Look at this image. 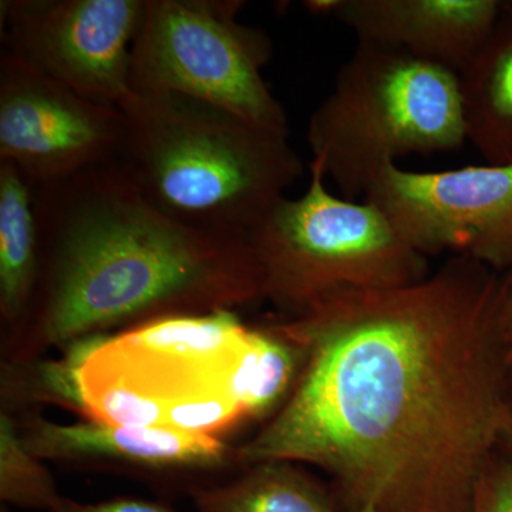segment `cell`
I'll list each match as a JSON object with an SVG mask.
<instances>
[{
	"label": "cell",
	"instance_id": "obj_25",
	"mask_svg": "<svg viewBox=\"0 0 512 512\" xmlns=\"http://www.w3.org/2000/svg\"><path fill=\"white\" fill-rule=\"evenodd\" d=\"M504 5L507 6V8L512 9V0H508V2H504Z\"/></svg>",
	"mask_w": 512,
	"mask_h": 512
},
{
	"label": "cell",
	"instance_id": "obj_8",
	"mask_svg": "<svg viewBox=\"0 0 512 512\" xmlns=\"http://www.w3.org/2000/svg\"><path fill=\"white\" fill-rule=\"evenodd\" d=\"M146 0H6L3 50L87 99L117 107Z\"/></svg>",
	"mask_w": 512,
	"mask_h": 512
},
{
	"label": "cell",
	"instance_id": "obj_16",
	"mask_svg": "<svg viewBox=\"0 0 512 512\" xmlns=\"http://www.w3.org/2000/svg\"><path fill=\"white\" fill-rule=\"evenodd\" d=\"M303 365V349L279 323L251 329L228 372L227 393L245 419L281 409Z\"/></svg>",
	"mask_w": 512,
	"mask_h": 512
},
{
	"label": "cell",
	"instance_id": "obj_3",
	"mask_svg": "<svg viewBox=\"0 0 512 512\" xmlns=\"http://www.w3.org/2000/svg\"><path fill=\"white\" fill-rule=\"evenodd\" d=\"M114 163L158 210L214 234L248 238L305 174L289 136L204 101L133 92Z\"/></svg>",
	"mask_w": 512,
	"mask_h": 512
},
{
	"label": "cell",
	"instance_id": "obj_5",
	"mask_svg": "<svg viewBox=\"0 0 512 512\" xmlns=\"http://www.w3.org/2000/svg\"><path fill=\"white\" fill-rule=\"evenodd\" d=\"M298 198H281L248 235L264 276V298L288 318L345 291L413 284L429 275L427 258L400 238L372 202L336 197L309 163Z\"/></svg>",
	"mask_w": 512,
	"mask_h": 512
},
{
	"label": "cell",
	"instance_id": "obj_26",
	"mask_svg": "<svg viewBox=\"0 0 512 512\" xmlns=\"http://www.w3.org/2000/svg\"><path fill=\"white\" fill-rule=\"evenodd\" d=\"M0 512H9L8 510H6V508H2V511Z\"/></svg>",
	"mask_w": 512,
	"mask_h": 512
},
{
	"label": "cell",
	"instance_id": "obj_15",
	"mask_svg": "<svg viewBox=\"0 0 512 512\" xmlns=\"http://www.w3.org/2000/svg\"><path fill=\"white\" fill-rule=\"evenodd\" d=\"M191 497L198 512H338L322 484L285 461L254 464L231 483L192 488Z\"/></svg>",
	"mask_w": 512,
	"mask_h": 512
},
{
	"label": "cell",
	"instance_id": "obj_1",
	"mask_svg": "<svg viewBox=\"0 0 512 512\" xmlns=\"http://www.w3.org/2000/svg\"><path fill=\"white\" fill-rule=\"evenodd\" d=\"M503 274L451 256L413 284L345 291L282 328L303 349L286 402L238 463H306L342 512H470L512 430Z\"/></svg>",
	"mask_w": 512,
	"mask_h": 512
},
{
	"label": "cell",
	"instance_id": "obj_18",
	"mask_svg": "<svg viewBox=\"0 0 512 512\" xmlns=\"http://www.w3.org/2000/svg\"><path fill=\"white\" fill-rule=\"evenodd\" d=\"M60 494L52 474L23 444L8 413L0 417V498L25 510L50 511Z\"/></svg>",
	"mask_w": 512,
	"mask_h": 512
},
{
	"label": "cell",
	"instance_id": "obj_23",
	"mask_svg": "<svg viewBox=\"0 0 512 512\" xmlns=\"http://www.w3.org/2000/svg\"><path fill=\"white\" fill-rule=\"evenodd\" d=\"M504 456L508 458V461L512 464V430L510 437L505 441V446L503 448Z\"/></svg>",
	"mask_w": 512,
	"mask_h": 512
},
{
	"label": "cell",
	"instance_id": "obj_21",
	"mask_svg": "<svg viewBox=\"0 0 512 512\" xmlns=\"http://www.w3.org/2000/svg\"><path fill=\"white\" fill-rule=\"evenodd\" d=\"M49 512H178L168 504L143 498L120 497L114 500L101 501L97 504H83L70 498H57Z\"/></svg>",
	"mask_w": 512,
	"mask_h": 512
},
{
	"label": "cell",
	"instance_id": "obj_7",
	"mask_svg": "<svg viewBox=\"0 0 512 512\" xmlns=\"http://www.w3.org/2000/svg\"><path fill=\"white\" fill-rule=\"evenodd\" d=\"M363 200L423 256H468L498 274L512 269V165L409 171L387 164Z\"/></svg>",
	"mask_w": 512,
	"mask_h": 512
},
{
	"label": "cell",
	"instance_id": "obj_12",
	"mask_svg": "<svg viewBox=\"0 0 512 512\" xmlns=\"http://www.w3.org/2000/svg\"><path fill=\"white\" fill-rule=\"evenodd\" d=\"M501 18L464 72L461 100L467 141L485 163L512 165V9Z\"/></svg>",
	"mask_w": 512,
	"mask_h": 512
},
{
	"label": "cell",
	"instance_id": "obj_14",
	"mask_svg": "<svg viewBox=\"0 0 512 512\" xmlns=\"http://www.w3.org/2000/svg\"><path fill=\"white\" fill-rule=\"evenodd\" d=\"M40 275L35 188L15 165L0 161V315L15 330L25 319Z\"/></svg>",
	"mask_w": 512,
	"mask_h": 512
},
{
	"label": "cell",
	"instance_id": "obj_24",
	"mask_svg": "<svg viewBox=\"0 0 512 512\" xmlns=\"http://www.w3.org/2000/svg\"><path fill=\"white\" fill-rule=\"evenodd\" d=\"M353 512H376L375 508L372 507V505H366V507L360 508V510L353 511Z\"/></svg>",
	"mask_w": 512,
	"mask_h": 512
},
{
	"label": "cell",
	"instance_id": "obj_13",
	"mask_svg": "<svg viewBox=\"0 0 512 512\" xmlns=\"http://www.w3.org/2000/svg\"><path fill=\"white\" fill-rule=\"evenodd\" d=\"M251 332L231 309L181 313L138 323L114 336L120 343L227 379Z\"/></svg>",
	"mask_w": 512,
	"mask_h": 512
},
{
	"label": "cell",
	"instance_id": "obj_2",
	"mask_svg": "<svg viewBox=\"0 0 512 512\" xmlns=\"http://www.w3.org/2000/svg\"><path fill=\"white\" fill-rule=\"evenodd\" d=\"M35 195L40 275L13 330L19 360L117 326L264 298L248 238L174 220L114 161Z\"/></svg>",
	"mask_w": 512,
	"mask_h": 512
},
{
	"label": "cell",
	"instance_id": "obj_22",
	"mask_svg": "<svg viewBox=\"0 0 512 512\" xmlns=\"http://www.w3.org/2000/svg\"><path fill=\"white\" fill-rule=\"evenodd\" d=\"M501 336L505 357L512 376V269L503 274V293H501Z\"/></svg>",
	"mask_w": 512,
	"mask_h": 512
},
{
	"label": "cell",
	"instance_id": "obj_11",
	"mask_svg": "<svg viewBox=\"0 0 512 512\" xmlns=\"http://www.w3.org/2000/svg\"><path fill=\"white\" fill-rule=\"evenodd\" d=\"M40 460L109 463L147 473H191L224 467L231 451L218 437L160 427H119L86 421L57 424L33 417L20 430Z\"/></svg>",
	"mask_w": 512,
	"mask_h": 512
},
{
	"label": "cell",
	"instance_id": "obj_4",
	"mask_svg": "<svg viewBox=\"0 0 512 512\" xmlns=\"http://www.w3.org/2000/svg\"><path fill=\"white\" fill-rule=\"evenodd\" d=\"M466 143L460 74L362 42L308 124L312 161L352 201L365 198L387 164Z\"/></svg>",
	"mask_w": 512,
	"mask_h": 512
},
{
	"label": "cell",
	"instance_id": "obj_9",
	"mask_svg": "<svg viewBox=\"0 0 512 512\" xmlns=\"http://www.w3.org/2000/svg\"><path fill=\"white\" fill-rule=\"evenodd\" d=\"M126 123L117 107L73 92L10 53H0V161L35 188L119 156Z\"/></svg>",
	"mask_w": 512,
	"mask_h": 512
},
{
	"label": "cell",
	"instance_id": "obj_6",
	"mask_svg": "<svg viewBox=\"0 0 512 512\" xmlns=\"http://www.w3.org/2000/svg\"><path fill=\"white\" fill-rule=\"evenodd\" d=\"M239 0H146L131 49V90L204 101L289 136L288 117L265 82L274 53L265 30L239 22Z\"/></svg>",
	"mask_w": 512,
	"mask_h": 512
},
{
	"label": "cell",
	"instance_id": "obj_17",
	"mask_svg": "<svg viewBox=\"0 0 512 512\" xmlns=\"http://www.w3.org/2000/svg\"><path fill=\"white\" fill-rule=\"evenodd\" d=\"M106 333L86 336L63 346L59 359L40 360L23 367L15 365L5 373L6 393L35 402L52 403L86 417L82 392V370L94 350L103 345Z\"/></svg>",
	"mask_w": 512,
	"mask_h": 512
},
{
	"label": "cell",
	"instance_id": "obj_20",
	"mask_svg": "<svg viewBox=\"0 0 512 512\" xmlns=\"http://www.w3.org/2000/svg\"><path fill=\"white\" fill-rule=\"evenodd\" d=\"M470 512H512V464L504 453L478 480Z\"/></svg>",
	"mask_w": 512,
	"mask_h": 512
},
{
	"label": "cell",
	"instance_id": "obj_10",
	"mask_svg": "<svg viewBox=\"0 0 512 512\" xmlns=\"http://www.w3.org/2000/svg\"><path fill=\"white\" fill-rule=\"evenodd\" d=\"M355 33L460 74L476 59L501 18L500 0H312L303 3Z\"/></svg>",
	"mask_w": 512,
	"mask_h": 512
},
{
	"label": "cell",
	"instance_id": "obj_19",
	"mask_svg": "<svg viewBox=\"0 0 512 512\" xmlns=\"http://www.w3.org/2000/svg\"><path fill=\"white\" fill-rule=\"evenodd\" d=\"M245 420L237 403L220 390H202L175 404L168 413L167 429L217 437Z\"/></svg>",
	"mask_w": 512,
	"mask_h": 512
}]
</instances>
